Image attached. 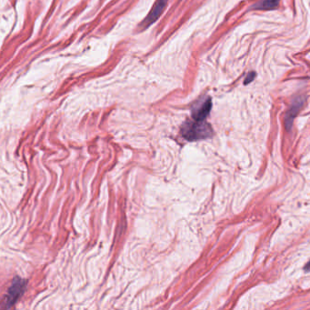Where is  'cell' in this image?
Here are the masks:
<instances>
[{"instance_id":"1","label":"cell","mask_w":310,"mask_h":310,"mask_svg":"<svg viewBox=\"0 0 310 310\" xmlns=\"http://www.w3.org/2000/svg\"><path fill=\"white\" fill-rule=\"evenodd\" d=\"M181 135L188 141H198L213 135L210 125L204 121H187L181 126Z\"/></svg>"},{"instance_id":"2","label":"cell","mask_w":310,"mask_h":310,"mask_svg":"<svg viewBox=\"0 0 310 310\" xmlns=\"http://www.w3.org/2000/svg\"><path fill=\"white\" fill-rule=\"evenodd\" d=\"M26 284L27 282L26 280H23L19 278H16L13 280L12 285L7 291V294L5 295V300L3 302V305L5 306V309H9L16 303L17 300L24 293Z\"/></svg>"},{"instance_id":"3","label":"cell","mask_w":310,"mask_h":310,"mask_svg":"<svg viewBox=\"0 0 310 310\" xmlns=\"http://www.w3.org/2000/svg\"><path fill=\"white\" fill-rule=\"evenodd\" d=\"M212 101L210 98L206 97L198 100L191 108V114L193 119L197 121H204L210 113Z\"/></svg>"},{"instance_id":"4","label":"cell","mask_w":310,"mask_h":310,"mask_svg":"<svg viewBox=\"0 0 310 310\" xmlns=\"http://www.w3.org/2000/svg\"><path fill=\"white\" fill-rule=\"evenodd\" d=\"M168 3V0H157L153 5L151 10L148 13L147 17L140 24V28L146 29L157 21L159 18V16H161V14L165 10Z\"/></svg>"},{"instance_id":"5","label":"cell","mask_w":310,"mask_h":310,"mask_svg":"<svg viewBox=\"0 0 310 310\" xmlns=\"http://www.w3.org/2000/svg\"><path fill=\"white\" fill-rule=\"evenodd\" d=\"M305 100L304 97H298L293 100L292 104L289 106V110L287 111V114L285 116V125H286L287 130L291 129V127L293 126L295 117L299 114L300 109L303 107Z\"/></svg>"},{"instance_id":"6","label":"cell","mask_w":310,"mask_h":310,"mask_svg":"<svg viewBox=\"0 0 310 310\" xmlns=\"http://www.w3.org/2000/svg\"><path fill=\"white\" fill-rule=\"evenodd\" d=\"M279 1L280 0H260L254 4L251 8L257 10H271L279 6Z\"/></svg>"},{"instance_id":"7","label":"cell","mask_w":310,"mask_h":310,"mask_svg":"<svg viewBox=\"0 0 310 310\" xmlns=\"http://www.w3.org/2000/svg\"><path fill=\"white\" fill-rule=\"evenodd\" d=\"M256 76H257V75H256L255 72H249V73L247 74L245 80H244V84L247 85L249 84V83H251L253 80L255 79V78H256Z\"/></svg>"},{"instance_id":"8","label":"cell","mask_w":310,"mask_h":310,"mask_svg":"<svg viewBox=\"0 0 310 310\" xmlns=\"http://www.w3.org/2000/svg\"><path fill=\"white\" fill-rule=\"evenodd\" d=\"M305 271H307V272H310V262L308 263V264H307V265H306Z\"/></svg>"}]
</instances>
